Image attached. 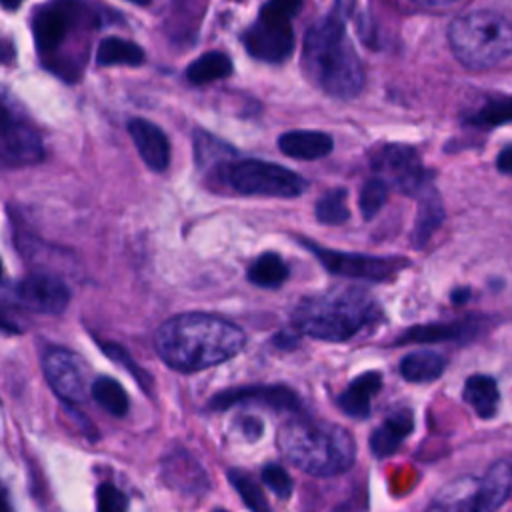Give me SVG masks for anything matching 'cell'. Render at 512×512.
Masks as SVG:
<instances>
[{
  "label": "cell",
  "mask_w": 512,
  "mask_h": 512,
  "mask_svg": "<svg viewBox=\"0 0 512 512\" xmlns=\"http://www.w3.org/2000/svg\"><path fill=\"white\" fill-rule=\"evenodd\" d=\"M442 218H444V212H442L440 200L432 192H428L422 198V204L418 210V220L414 226V242L424 244L432 234V230L442 222Z\"/></svg>",
  "instance_id": "obj_31"
},
{
  "label": "cell",
  "mask_w": 512,
  "mask_h": 512,
  "mask_svg": "<svg viewBox=\"0 0 512 512\" xmlns=\"http://www.w3.org/2000/svg\"><path fill=\"white\" fill-rule=\"evenodd\" d=\"M42 370L50 388L66 402L86 398V366L82 358L66 348H50L42 356Z\"/></svg>",
  "instance_id": "obj_14"
},
{
  "label": "cell",
  "mask_w": 512,
  "mask_h": 512,
  "mask_svg": "<svg viewBox=\"0 0 512 512\" xmlns=\"http://www.w3.org/2000/svg\"><path fill=\"white\" fill-rule=\"evenodd\" d=\"M246 344L244 332L214 314L186 312L168 318L154 336L158 356L178 372H198L234 358Z\"/></svg>",
  "instance_id": "obj_1"
},
{
  "label": "cell",
  "mask_w": 512,
  "mask_h": 512,
  "mask_svg": "<svg viewBox=\"0 0 512 512\" xmlns=\"http://www.w3.org/2000/svg\"><path fill=\"white\" fill-rule=\"evenodd\" d=\"M228 480L232 484V488L240 494L242 502L250 508V512H272L268 500L264 498L262 488L256 484V480L238 468L228 470Z\"/></svg>",
  "instance_id": "obj_29"
},
{
  "label": "cell",
  "mask_w": 512,
  "mask_h": 512,
  "mask_svg": "<svg viewBox=\"0 0 512 512\" xmlns=\"http://www.w3.org/2000/svg\"><path fill=\"white\" fill-rule=\"evenodd\" d=\"M378 306L360 288H338L300 300L292 314L294 326L306 336L344 342L376 322Z\"/></svg>",
  "instance_id": "obj_4"
},
{
  "label": "cell",
  "mask_w": 512,
  "mask_h": 512,
  "mask_svg": "<svg viewBox=\"0 0 512 512\" xmlns=\"http://www.w3.org/2000/svg\"><path fill=\"white\" fill-rule=\"evenodd\" d=\"M466 298H468V290L454 292V296H452V300H454V302H462V300H466Z\"/></svg>",
  "instance_id": "obj_44"
},
{
  "label": "cell",
  "mask_w": 512,
  "mask_h": 512,
  "mask_svg": "<svg viewBox=\"0 0 512 512\" xmlns=\"http://www.w3.org/2000/svg\"><path fill=\"white\" fill-rule=\"evenodd\" d=\"M128 498L126 494L110 482H104L96 490V512H126Z\"/></svg>",
  "instance_id": "obj_34"
},
{
  "label": "cell",
  "mask_w": 512,
  "mask_h": 512,
  "mask_svg": "<svg viewBox=\"0 0 512 512\" xmlns=\"http://www.w3.org/2000/svg\"><path fill=\"white\" fill-rule=\"evenodd\" d=\"M242 432H244L250 440H254V438H258L260 432H262V422H260L258 418H244V420H242Z\"/></svg>",
  "instance_id": "obj_37"
},
{
  "label": "cell",
  "mask_w": 512,
  "mask_h": 512,
  "mask_svg": "<svg viewBox=\"0 0 512 512\" xmlns=\"http://www.w3.org/2000/svg\"><path fill=\"white\" fill-rule=\"evenodd\" d=\"M16 300L34 312L58 314L70 302L68 286L50 274H30L22 278L14 288Z\"/></svg>",
  "instance_id": "obj_15"
},
{
  "label": "cell",
  "mask_w": 512,
  "mask_h": 512,
  "mask_svg": "<svg viewBox=\"0 0 512 512\" xmlns=\"http://www.w3.org/2000/svg\"><path fill=\"white\" fill-rule=\"evenodd\" d=\"M236 404H260L282 412H300V396L284 384H252L242 388H228L208 400L210 410H228Z\"/></svg>",
  "instance_id": "obj_13"
},
{
  "label": "cell",
  "mask_w": 512,
  "mask_h": 512,
  "mask_svg": "<svg viewBox=\"0 0 512 512\" xmlns=\"http://www.w3.org/2000/svg\"><path fill=\"white\" fill-rule=\"evenodd\" d=\"M302 68L308 80L334 98H354L364 86V68L338 14L318 20L304 38Z\"/></svg>",
  "instance_id": "obj_2"
},
{
  "label": "cell",
  "mask_w": 512,
  "mask_h": 512,
  "mask_svg": "<svg viewBox=\"0 0 512 512\" xmlns=\"http://www.w3.org/2000/svg\"><path fill=\"white\" fill-rule=\"evenodd\" d=\"M462 398L474 408L480 418H492L498 412L500 390L498 382L486 374H474L466 380Z\"/></svg>",
  "instance_id": "obj_21"
},
{
  "label": "cell",
  "mask_w": 512,
  "mask_h": 512,
  "mask_svg": "<svg viewBox=\"0 0 512 512\" xmlns=\"http://www.w3.org/2000/svg\"><path fill=\"white\" fill-rule=\"evenodd\" d=\"M288 278V266L274 252H264L248 268V280L262 288H276Z\"/></svg>",
  "instance_id": "obj_26"
},
{
  "label": "cell",
  "mask_w": 512,
  "mask_h": 512,
  "mask_svg": "<svg viewBox=\"0 0 512 512\" xmlns=\"http://www.w3.org/2000/svg\"><path fill=\"white\" fill-rule=\"evenodd\" d=\"M302 0H268L256 22L244 32L246 50L264 62H282L294 48L292 16Z\"/></svg>",
  "instance_id": "obj_8"
},
{
  "label": "cell",
  "mask_w": 512,
  "mask_h": 512,
  "mask_svg": "<svg viewBox=\"0 0 512 512\" xmlns=\"http://www.w3.org/2000/svg\"><path fill=\"white\" fill-rule=\"evenodd\" d=\"M276 444L282 456L310 476H338L352 468L356 442L334 422L294 416L278 428Z\"/></svg>",
  "instance_id": "obj_3"
},
{
  "label": "cell",
  "mask_w": 512,
  "mask_h": 512,
  "mask_svg": "<svg viewBox=\"0 0 512 512\" xmlns=\"http://www.w3.org/2000/svg\"><path fill=\"white\" fill-rule=\"evenodd\" d=\"M510 120V102L508 98H496L484 104L482 110H478L472 116V122L476 126H500Z\"/></svg>",
  "instance_id": "obj_33"
},
{
  "label": "cell",
  "mask_w": 512,
  "mask_h": 512,
  "mask_svg": "<svg viewBox=\"0 0 512 512\" xmlns=\"http://www.w3.org/2000/svg\"><path fill=\"white\" fill-rule=\"evenodd\" d=\"M40 158L42 140L38 132L12 106L0 100V160L8 164H34Z\"/></svg>",
  "instance_id": "obj_12"
},
{
  "label": "cell",
  "mask_w": 512,
  "mask_h": 512,
  "mask_svg": "<svg viewBox=\"0 0 512 512\" xmlns=\"http://www.w3.org/2000/svg\"><path fill=\"white\" fill-rule=\"evenodd\" d=\"M96 62L98 66H140L144 62V50L132 40L108 36L96 48Z\"/></svg>",
  "instance_id": "obj_23"
},
{
  "label": "cell",
  "mask_w": 512,
  "mask_h": 512,
  "mask_svg": "<svg viewBox=\"0 0 512 512\" xmlns=\"http://www.w3.org/2000/svg\"><path fill=\"white\" fill-rule=\"evenodd\" d=\"M454 56L472 70H488L510 58V22L494 10H474L458 16L448 30Z\"/></svg>",
  "instance_id": "obj_5"
},
{
  "label": "cell",
  "mask_w": 512,
  "mask_h": 512,
  "mask_svg": "<svg viewBox=\"0 0 512 512\" xmlns=\"http://www.w3.org/2000/svg\"><path fill=\"white\" fill-rule=\"evenodd\" d=\"M102 348H104V352H106L114 362H118V364H122L126 370H130L132 376L140 382L142 388H148V386H150V376L140 370V366L130 358V354H128L124 348H120L118 344H104Z\"/></svg>",
  "instance_id": "obj_36"
},
{
  "label": "cell",
  "mask_w": 512,
  "mask_h": 512,
  "mask_svg": "<svg viewBox=\"0 0 512 512\" xmlns=\"http://www.w3.org/2000/svg\"><path fill=\"white\" fill-rule=\"evenodd\" d=\"M372 166L386 184H394L404 194L416 196L426 188V170L418 152L404 144H386L372 156Z\"/></svg>",
  "instance_id": "obj_10"
},
{
  "label": "cell",
  "mask_w": 512,
  "mask_h": 512,
  "mask_svg": "<svg viewBox=\"0 0 512 512\" xmlns=\"http://www.w3.org/2000/svg\"><path fill=\"white\" fill-rule=\"evenodd\" d=\"M128 132L134 140V146L146 166L154 172H162L168 168L170 162V144L166 134L144 118H134L128 124Z\"/></svg>",
  "instance_id": "obj_16"
},
{
  "label": "cell",
  "mask_w": 512,
  "mask_h": 512,
  "mask_svg": "<svg viewBox=\"0 0 512 512\" xmlns=\"http://www.w3.org/2000/svg\"><path fill=\"white\" fill-rule=\"evenodd\" d=\"M412 430H414V416H412V412L406 410V408L396 410L372 432V436H370V450L378 458L390 456L412 434Z\"/></svg>",
  "instance_id": "obj_17"
},
{
  "label": "cell",
  "mask_w": 512,
  "mask_h": 512,
  "mask_svg": "<svg viewBox=\"0 0 512 512\" xmlns=\"http://www.w3.org/2000/svg\"><path fill=\"white\" fill-rule=\"evenodd\" d=\"M92 398L112 416H124L128 412V394L122 384L110 376H100L92 382Z\"/></svg>",
  "instance_id": "obj_27"
},
{
  "label": "cell",
  "mask_w": 512,
  "mask_h": 512,
  "mask_svg": "<svg viewBox=\"0 0 512 512\" xmlns=\"http://www.w3.org/2000/svg\"><path fill=\"white\" fill-rule=\"evenodd\" d=\"M414 2H418L422 6H446V4H452L456 0H414Z\"/></svg>",
  "instance_id": "obj_41"
},
{
  "label": "cell",
  "mask_w": 512,
  "mask_h": 512,
  "mask_svg": "<svg viewBox=\"0 0 512 512\" xmlns=\"http://www.w3.org/2000/svg\"><path fill=\"white\" fill-rule=\"evenodd\" d=\"M230 72H232V62H230V58L226 54H222V52H206V54H202L198 60H194L188 66L186 78L192 84L202 86V84L226 78V76H230Z\"/></svg>",
  "instance_id": "obj_25"
},
{
  "label": "cell",
  "mask_w": 512,
  "mask_h": 512,
  "mask_svg": "<svg viewBox=\"0 0 512 512\" xmlns=\"http://www.w3.org/2000/svg\"><path fill=\"white\" fill-rule=\"evenodd\" d=\"M352 6H354V0H336L334 14H338V16L344 20L346 16L352 14Z\"/></svg>",
  "instance_id": "obj_39"
},
{
  "label": "cell",
  "mask_w": 512,
  "mask_h": 512,
  "mask_svg": "<svg viewBox=\"0 0 512 512\" xmlns=\"http://www.w3.org/2000/svg\"><path fill=\"white\" fill-rule=\"evenodd\" d=\"M184 2H186V0H178V6H182V4H184ZM190 4H192V0H188V4H186V6H184V8H190Z\"/></svg>",
  "instance_id": "obj_45"
},
{
  "label": "cell",
  "mask_w": 512,
  "mask_h": 512,
  "mask_svg": "<svg viewBox=\"0 0 512 512\" xmlns=\"http://www.w3.org/2000/svg\"><path fill=\"white\" fill-rule=\"evenodd\" d=\"M226 182L246 196L294 198L306 190V182L292 170L256 158L236 160L224 168Z\"/></svg>",
  "instance_id": "obj_9"
},
{
  "label": "cell",
  "mask_w": 512,
  "mask_h": 512,
  "mask_svg": "<svg viewBox=\"0 0 512 512\" xmlns=\"http://www.w3.org/2000/svg\"><path fill=\"white\" fill-rule=\"evenodd\" d=\"M382 388V376L378 372H364L356 376L346 390H342L336 398L342 412L352 418H366L372 410V398Z\"/></svg>",
  "instance_id": "obj_18"
},
{
  "label": "cell",
  "mask_w": 512,
  "mask_h": 512,
  "mask_svg": "<svg viewBox=\"0 0 512 512\" xmlns=\"http://www.w3.org/2000/svg\"><path fill=\"white\" fill-rule=\"evenodd\" d=\"M0 276H2V262H0Z\"/></svg>",
  "instance_id": "obj_47"
},
{
  "label": "cell",
  "mask_w": 512,
  "mask_h": 512,
  "mask_svg": "<svg viewBox=\"0 0 512 512\" xmlns=\"http://www.w3.org/2000/svg\"><path fill=\"white\" fill-rule=\"evenodd\" d=\"M310 250L318 256V260L334 274L350 276V278H364L382 282L392 278L400 268H404L406 260L400 258H380V256H366V254H348V252H334L312 242H304Z\"/></svg>",
  "instance_id": "obj_11"
},
{
  "label": "cell",
  "mask_w": 512,
  "mask_h": 512,
  "mask_svg": "<svg viewBox=\"0 0 512 512\" xmlns=\"http://www.w3.org/2000/svg\"><path fill=\"white\" fill-rule=\"evenodd\" d=\"M348 216H350V210H348L344 188L328 190L316 202V218L322 224H342L348 220Z\"/></svg>",
  "instance_id": "obj_30"
},
{
  "label": "cell",
  "mask_w": 512,
  "mask_h": 512,
  "mask_svg": "<svg viewBox=\"0 0 512 512\" xmlns=\"http://www.w3.org/2000/svg\"><path fill=\"white\" fill-rule=\"evenodd\" d=\"M130 2H134V4H150V0H130Z\"/></svg>",
  "instance_id": "obj_46"
},
{
  "label": "cell",
  "mask_w": 512,
  "mask_h": 512,
  "mask_svg": "<svg viewBox=\"0 0 512 512\" xmlns=\"http://www.w3.org/2000/svg\"><path fill=\"white\" fill-rule=\"evenodd\" d=\"M280 150L298 160H316L330 154L334 142L326 132L316 130H292L284 132L278 140Z\"/></svg>",
  "instance_id": "obj_19"
},
{
  "label": "cell",
  "mask_w": 512,
  "mask_h": 512,
  "mask_svg": "<svg viewBox=\"0 0 512 512\" xmlns=\"http://www.w3.org/2000/svg\"><path fill=\"white\" fill-rule=\"evenodd\" d=\"M214 512H226V510H214Z\"/></svg>",
  "instance_id": "obj_48"
},
{
  "label": "cell",
  "mask_w": 512,
  "mask_h": 512,
  "mask_svg": "<svg viewBox=\"0 0 512 512\" xmlns=\"http://www.w3.org/2000/svg\"><path fill=\"white\" fill-rule=\"evenodd\" d=\"M22 2H24V0H0V4H2L4 8H10V10H16Z\"/></svg>",
  "instance_id": "obj_42"
},
{
  "label": "cell",
  "mask_w": 512,
  "mask_h": 512,
  "mask_svg": "<svg viewBox=\"0 0 512 512\" xmlns=\"http://www.w3.org/2000/svg\"><path fill=\"white\" fill-rule=\"evenodd\" d=\"M164 478L170 486L186 492H202L208 480L200 464L184 452H176L170 460L164 462Z\"/></svg>",
  "instance_id": "obj_20"
},
{
  "label": "cell",
  "mask_w": 512,
  "mask_h": 512,
  "mask_svg": "<svg viewBox=\"0 0 512 512\" xmlns=\"http://www.w3.org/2000/svg\"><path fill=\"white\" fill-rule=\"evenodd\" d=\"M0 328H4V330H14V324L0 312Z\"/></svg>",
  "instance_id": "obj_43"
},
{
  "label": "cell",
  "mask_w": 512,
  "mask_h": 512,
  "mask_svg": "<svg viewBox=\"0 0 512 512\" xmlns=\"http://www.w3.org/2000/svg\"><path fill=\"white\" fill-rule=\"evenodd\" d=\"M444 368H446V360L432 350L410 352L400 360L402 378L416 384H424L440 378Z\"/></svg>",
  "instance_id": "obj_22"
},
{
  "label": "cell",
  "mask_w": 512,
  "mask_h": 512,
  "mask_svg": "<svg viewBox=\"0 0 512 512\" xmlns=\"http://www.w3.org/2000/svg\"><path fill=\"white\" fill-rule=\"evenodd\" d=\"M0 512H10V504H8V492L6 488L0 484Z\"/></svg>",
  "instance_id": "obj_40"
},
{
  "label": "cell",
  "mask_w": 512,
  "mask_h": 512,
  "mask_svg": "<svg viewBox=\"0 0 512 512\" xmlns=\"http://www.w3.org/2000/svg\"><path fill=\"white\" fill-rule=\"evenodd\" d=\"M386 196H388V184H386L382 178H372V180H368V182L362 186V192H360V210H362V216H364L366 220H368V218H374L376 212L384 206Z\"/></svg>",
  "instance_id": "obj_32"
},
{
  "label": "cell",
  "mask_w": 512,
  "mask_h": 512,
  "mask_svg": "<svg viewBox=\"0 0 512 512\" xmlns=\"http://www.w3.org/2000/svg\"><path fill=\"white\" fill-rule=\"evenodd\" d=\"M510 460L494 462L482 476L458 478L444 486L426 512H496L510 496Z\"/></svg>",
  "instance_id": "obj_7"
},
{
  "label": "cell",
  "mask_w": 512,
  "mask_h": 512,
  "mask_svg": "<svg viewBox=\"0 0 512 512\" xmlns=\"http://www.w3.org/2000/svg\"><path fill=\"white\" fill-rule=\"evenodd\" d=\"M194 150H196L198 166L208 168V170H212L220 164L222 172H224V168L232 162V156H234L232 148H228L222 140H218L206 132H196Z\"/></svg>",
  "instance_id": "obj_28"
},
{
  "label": "cell",
  "mask_w": 512,
  "mask_h": 512,
  "mask_svg": "<svg viewBox=\"0 0 512 512\" xmlns=\"http://www.w3.org/2000/svg\"><path fill=\"white\" fill-rule=\"evenodd\" d=\"M474 322H452V324H430V326H414L406 334L398 338V344L406 342H440V340H458L474 332Z\"/></svg>",
  "instance_id": "obj_24"
},
{
  "label": "cell",
  "mask_w": 512,
  "mask_h": 512,
  "mask_svg": "<svg viewBox=\"0 0 512 512\" xmlns=\"http://www.w3.org/2000/svg\"><path fill=\"white\" fill-rule=\"evenodd\" d=\"M262 482L278 496V498H290L292 490H294V484H292V478L288 476V472L280 466V464H266L262 468Z\"/></svg>",
  "instance_id": "obj_35"
},
{
  "label": "cell",
  "mask_w": 512,
  "mask_h": 512,
  "mask_svg": "<svg viewBox=\"0 0 512 512\" xmlns=\"http://www.w3.org/2000/svg\"><path fill=\"white\" fill-rule=\"evenodd\" d=\"M96 26V16L82 0H50L32 16V34L36 48L46 60H54L58 70L62 50L70 42H82V36Z\"/></svg>",
  "instance_id": "obj_6"
},
{
  "label": "cell",
  "mask_w": 512,
  "mask_h": 512,
  "mask_svg": "<svg viewBox=\"0 0 512 512\" xmlns=\"http://www.w3.org/2000/svg\"><path fill=\"white\" fill-rule=\"evenodd\" d=\"M496 164H498L500 172H504V174L510 172V168H512V150H510V146H506V148L500 152Z\"/></svg>",
  "instance_id": "obj_38"
}]
</instances>
